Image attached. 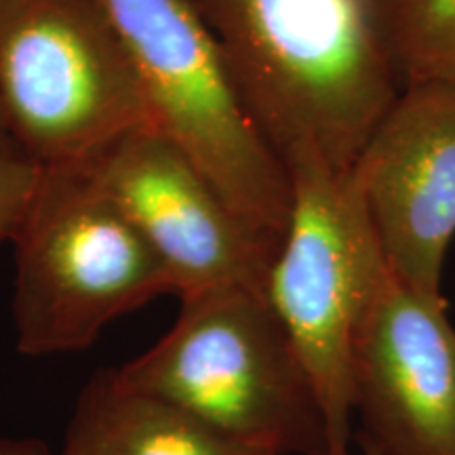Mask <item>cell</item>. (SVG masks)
I'll use <instances>...</instances> for the list:
<instances>
[{"instance_id":"7a4b0ae2","label":"cell","mask_w":455,"mask_h":455,"mask_svg":"<svg viewBox=\"0 0 455 455\" xmlns=\"http://www.w3.org/2000/svg\"><path fill=\"white\" fill-rule=\"evenodd\" d=\"M114 371L232 439L276 455H329L315 386L264 293L226 287L184 298L175 325Z\"/></svg>"},{"instance_id":"8992f818","label":"cell","mask_w":455,"mask_h":455,"mask_svg":"<svg viewBox=\"0 0 455 455\" xmlns=\"http://www.w3.org/2000/svg\"><path fill=\"white\" fill-rule=\"evenodd\" d=\"M287 171L291 215L266 295L316 390L329 455H350L352 339L390 266L355 169L301 155Z\"/></svg>"},{"instance_id":"7c38bea8","label":"cell","mask_w":455,"mask_h":455,"mask_svg":"<svg viewBox=\"0 0 455 455\" xmlns=\"http://www.w3.org/2000/svg\"><path fill=\"white\" fill-rule=\"evenodd\" d=\"M41 171L43 167L20 152L0 155V243H13L36 192Z\"/></svg>"},{"instance_id":"6da1fadb","label":"cell","mask_w":455,"mask_h":455,"mask_svg":"<svg viewBox=\"0 0 455 455\" xmlns=\"http://www.w3.org/2000/svg\"><path fill=\"white\" fill-rule=\"evenodd\" d=\"M190 3L284 167H355L403 87L371 0Z\"/></svg>"},{"instance_id":"3957f363","label":"cell","mask_w":455,"mask_h":455,"mask_svg":"<svg viewBox=\"0 0 455 455\" xmlns=\"http://www.w3.org/2000/svg\"><path fill=\"white\" fill-rule=\"evenodd\" d=\"M127 49L152 123L255 236L278 249L291 178L190 0H98Z\"/></svg>"},{"instance_id":"5b68a950","label":"cell","mask_w":455,"mask_h":455,"mask_svg":"<svg viewBox=\"0 0 455 455\" xmlns=\"http://www.w3.org/2000/svg\"><path fill=\"white\" fill-rule=\"evenodd\" d=\"M0 108L38 167H83L155 129L127 49L98 0H0Z\"/></svg>"},{"instance_id":"4fadbf2b","label":"cell","mask_w":455,"mask_h":455,"mask_svg":"<svg viewBox=\"0 0 455 455\" xmlns=\"http://www.w3.org/2000/svg\"><path fill=\"white\" fill-rule=\"evenodd\" d=\"M0 455H51L47 445L38 439H11L0 436Z\"/></svg>"},{"instance_id":"9a60e30c","label":"cell","mask_w":455,"mask_h":455,"mask_svg":"<svg viewBox=\"0 0 455 455\" xmlns=\"http://www.w3.org/2000/svg\"><path fill=\"white\" fill-rule=\"evenodd\" d=\"M361 447H363V453H365V455H382V453L378 451V449L371 447V445H365V443H363Z\"/></svg>"},{"instance_id":"277c9868","label":"cell","mask_w":455,"mask_h":455,"mask_svg":"<svg viewBox=\"0 0 455 455\" xmlns=\"http://www.w3.org/2000/svg\"><path fill=\"white\" fill-rule=\"evenodd\" d=\"M13 244L21 355L87 350L116 318L171 293L161 259L84 167H43Z\"/></svg>"},{"instance_id":"30bf717a","label":"cell","mask_w":455,"mask_h":455,"mask_svg":"<svg viewBox=\"0 0 455 455\" xmlns=\"http://www.w3.org/2000/svg\"><path fill=\"white\" fill-rule=\"evenodd\" d=\"M60 455H276L121 384L114 369L84 386Z\"/></svg>"},{"instance_id":"9c48e42d","label":"cell","mask_w":455,"mask_h":455,"mask_svg":"<svg viewBox=\"0 0 455 455\" xmlns=\"http://www.w3.org/2000/svg\"><path fill=\"white\" fill-rule=\"evenodd\" d=\"M352 169L390 270L443 298L455 236V83L403 84Z\"/></svg>"},{"instance_id":"ba28073f","label":"cell","mask_w":455,"mask_h":455,"mask_svg":"<svg viewBox=\"0 0 455 455\" xmlns=\"http://www.w3.org/2000/svg\"><path fill=\"white\" fill-rule=\"evenodd\" d=\"M358 443L382 455H455V327L445 298L388 270L350 350Z\"/></svg>"},{"instance_id":"5bb4252c","label":"cell","mask_w":455,"mask_h":455,"mask_svg":"<svg viewBox=\"0 0 455 455\" xmlns=\"http://www.w3.org/2000/svg\"><path fill=\"white\" fill-rule=\"evenodd\" d=\"M11 152H20V150H17L15 141H13V138H11L7 118H4L3 108H0V155H11Z\"/></svg>"},{"instance_id":"52a82bcc","label":"cell","mask_w":455,"mask_h":455,"mask_svg":"<svg viewBox=\"0 0 455 455\" xmlns=\"http://www.w3.org/2000/svg\"><path fill=\"white\" fill-rule=\"evenodd\" d=\"M83 167L146 238L180 299L226 287L266 295L278 249L156 129L135 131Z\"/></svg>"},{"instance_id":"8fae6325","label":"cell","mask_w":455,"mask_h":455,"mask_svg":"<svg viewBox=\"0 0 455 455\" xmlns=\"http://www.w3.org/2000/svg\"><path fill=\"white\" fill-rule=\"evenodd\" d=\"M401 84L455 83V0H371Z\"/></svg>"}]
</instances>
